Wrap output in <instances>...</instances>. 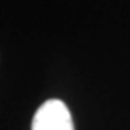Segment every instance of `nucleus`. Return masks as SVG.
Listing matches in <instances>:
<instances>
[{
  "label": "nucleus",
  "instance_id": "obj_1",
  "mask_svg": "<svg viewBox=\"0 0 130 130\" xmlns=\"http://www.w3.org/2000/svg\"><path fill=\"white\" fill-rule=\"evenodd\" d=\"M32 130H74L71 113L61 100H47L32 118Z\"/></svg>",
  "mask_w": 130,
  "mask_h": 130
}]
</instances>
